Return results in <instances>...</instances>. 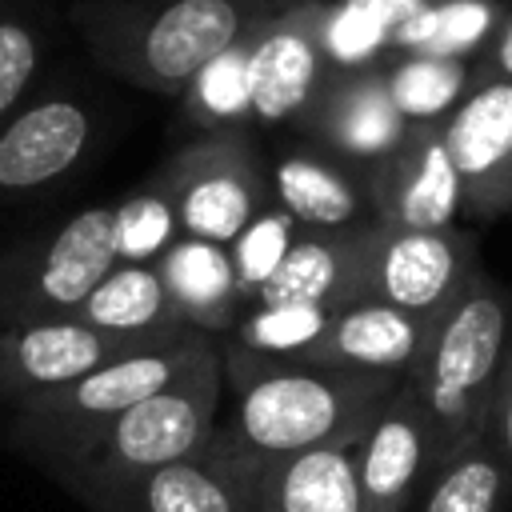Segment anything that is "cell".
<instances>
[{"mask_svg": "<svg viewBox=\"0 0 512 512\" xmlns=\"http://www.w3.org/2000/svg\"><path fill=\"white\" fill-rule=\"evenodd\" d=\"M224 356L184 384L104 420H32L12 416L8 444L32 456L84 504H100L140 476L196 452L216 432Z\"/></svg>", "mask_w": 512, "mask_h": 512, "instance_id": "6da1fadb", "label": "cell"}, {"mask_svg": "<svg viewBox=\"0 0 512 512\" xmlns=\"http://www.w3.org/2000/svg\"><path fill=\"white\" fill-rule=\"evenodd\" d=\"M220 356L224 380L236 392L220 428L264 464L364 440L404 384V376L316 360H256L228 344H220Z\"/></svg>", "mask_w": 512, "mask_h": 512, "instance_id": "7a4b0ae2", "label": "cell"}, {"mask_svg": "<svg viewBox=\"0 0 512 512\" xmlns=\"http://www.w3.org/2000/svg\"><path fill=\"white\" fill-rule=\"evenodd\" d=\"M296 0H76L68 8L88 52L112 76L184 96V88L260 20Z\"/></svg>", "mask_w": 512, "mask_h": 512, "instance_id": "3957f363", "label": "cell"}, {"mask_svg": "<svg viewBox=\"0 0 512 512\" xmlns=\"http://www.w3.org/2000/svg\"><path fill=\"white\" fill-rule=\"evenodd\" d=\"M508 336L512 300L492 276L476 272V280L436 320L420 360L412 364L408 388L432 416L440 464L484 440Z\"/></svg>", "mask_w": 512, "mask_h": 512, "instance_id": "277c9868", "label": "cell"}, {"mask_svg": "<svg viewBox=\"0 0 512 512\" xmlns=\"http://www.w3.org/2000/svg\"><path fill=\"white\" fill-rule=\"evenodd\" d=\"M116 264L112 204L80 208L48 236L0 252V328L76 316Z\"/></svg>", "mask_w": 512, "mask_h": 512, "instance_id": "5b68a950", "label": "cell"}, {"mask_svg": "<svg viewBox=\"0 0 512 512\" xmlns=\"http://www.w3.org/2000/svg\"><path fill=\"white\" fill-rule=\"evenodd\" d=\"M176 208L184 236L232 244L272 200V180L244 128L200 132L148 176Z\"/></svg>", "mask_w": 512, "mask_h": 512, "instance_id": "8992f818", "label": "cell"}, {"mask_svg": "<svg viewBox=\"0 0 512 512\" xmlns=\"http://www.w3.org/2000/svg\"><path fill=\"white\" fill-rule=\"evenodd\" d=\"M328 16L332 0H296L260 24L248 60L256 124H300L308 116L320 88L336 72L328 60Z\"/></svg>", "mask_w": 512, "mask_h": 512, "instance_id": "52a82bcc", "label": "cell"}, {"mask_svg": "<svg viewBox=\"0 0 512 512\" xmlns=\"http://www.w3.org/2000/svg\"><path fill=\"white\" fill-rule=\"evenodd\" d=\"M212 360H220V340L192 332L184 340L156 344V348L132 352L124 360H112L64 388L28 396L12 412L32 416V420H104V416H116L124 408H136V404L184 384Z\"/></svg>", "mask_w": 512, "mask_h": 512, "instance_id": "ba28073f", "label": "cell"}, {"mask_svg": "<svg viewBox=\"0 0 512 512\" xmlns=\"http://www.w3.org/2000/svg\"><path fill=\"white\" fill-rule=\"evenodd\" d=\"M264 468L268 464L260 456L216 424L196 452L112 492L96 512H252Z\"/></svg>", "mask_w": 512, "mask_h": 512, "instance_id": "9c48e42d", "label": "cell"}, {"mask_svg": "<svg viewBox=\"0 0 512 512\" xmlns=\"http://www.w3.org/2000/svg\"><path fill=\"white\" fill-rule=\"evenodd\" d=\"M156 344H172V340L108 332V328L84 324L80 316L0 328V400L16 408L28 396L64 388L112 360H124Z\"/></svg>", "mask_w": 512, "mask_h": 512, "instance_id": "30bf717a", "label": "cell"}, {"mask_svg": "<svg viewBox=\"0 0 512 512\" xmlns=\"http://www.w3.org/2000/svg\"><path fill=\"white\" fill-rule=\"evenodd\" d=\"M476 240L456 228H388L372 252V296L412 316L440 320L476 280Z\"/></svg>", "mask_w": 512, "mask_h": 512, "instance_id": "8fae6325", "label": "cell"}, {"mask_svg": "<svg viewBox=\"0 0 512 512\" xmlns=\"http://www.w3.org/2000/svg\"><path fill=\"white\" fill-rule=\"evenodd\" d=\"M96 140V108L76 88H48L0 124V200L68 176Z\"/></svg>", "mask_w": 512, "mask_h": 512, "instance_id": "7c38bea8", "label": "cell"}, {"mask_svg": "<svg viewBox=\"0 0 512 512\" xmlns=\"http://www.w3.org/2000/svg\"><path fill=\"white\" fill-rule=\"evenodd\" d=\"M300 124L324 156L348 164L360 176H368L388 152H396L412 128L388 88L384 64L332 72Z\"/></svg>", "mask_w": 512, "mask_h": 512, "instance_id": "4fadbf2b", "label": "cell"}, {"mask_svg": "<svg viewBox=\"0 0 512 512\" xmlns=\"http://www.w3.org/2000/svg\"><path fill=\"white\" fill-rule=\"evenodd\" d=\"M380 240V220L348 228H300L292 252L276 276L252 296V304H320L348 308L372 296V252Z\"/></svg>", "mask_w": 512, "mask_h": 512, "instance_id": "5bb4252c", "label": "cell"}, {"mask_svg": "<svg viewBox=\"0 0 512 512\" xmlns=\"http://www.w3.org/2000/svg\"><path fill=\"white\" fill-rule=\"evenodd\" d=\"M372 220L388 228H452L464 208L460 176L444 148V120L412 124L396 152H388L368 176Z\"/></svg>", "mask_w": 512, "mask_h": 512, "instance_id": "9a60e30c", "label": "cell"}, {"mask_svg": "<svg viewBox=\"0 0 512 512\" xmlns=\"http://www.w3.org/2000/svg\"><path fill=\"white\" fill-rule=\"evenodd\" d=\"M464 212L488 220L512 208V80L476 84L444 120Z\"/></svg>", "mask_w": 512, "mask_h": 512, "instance_id": "2e32d148", "label": "cell"}, {"mask_svg": "<svg viewBox=\"0 0 512 512\" xmlns=\"http://www.w3.org/2000/svg\"><path fill=\"white\" fill-rule=\"evenodd\" d=\"M356 464L364 512H412L420 488L440 468V440L408 380L372 420L368 436L360 440Z\"/></svg>", "mask_w": 512, "mask_h": 512, "instance_id": "e0dca14e", "label": "cell"}, {"mask_svg": "<svg viewBox=\"0 0 512 512\" xmlns=\"http://www.w3.org/2000/svg\"><path fill=\"white\" fill-rule=\"evenodd\" d=\"M432 328H436V320L412 316L388 300H360V304L332 312V320L308 360L364 368V372H388V376L408 380Z\"/></svg>", "mask_w": 512, "mask_h": 512, "instance_id": "ac0fdd59", "label": "cell"}, {"mask_svg": "<svg viewBox=\"0 0 512 512\" xmlns=\"http://www.w3.org/2000/svg\"><path fill=\"white\" fill-rule=\"evenodd\" d=\"M180 320L204 336L224 340L244 308L248 296L236 280V264L228 244H212V240H196V236H180L156 264Z\"/></svg>", "mask_w": 512, "mask_h": 512, "instance_id": "d6986e66", "label": "cell"}, {"mask_svg": "<svg viewBox=\"0 0 512 512\" xmlns=\"http://www.w3.org/2000/svg\"><path fill=\"white\" fill-rule=\"evenodd\" d=\"M268 180L272 200L300 228H348L372 220L364 176L324 152H284Z\"/></svg>", "mask_w": 512, "mask_h": 512, "instance_id": "ffe728a7", "label": "cell"}, {"mask_svg": "<svg viewBox=\"0 0 512 512\" xmlns=\"http://www.w3.org/2000/svg\"><path fill=\"white\" fill-rule=\"evenodd\" d=\"M360 440L272 460L260 480L256 512H364Z\"/></svg>", "mask_w": 512, "mask_h": 512, "instance_id": "44dd1931", "label": "cell"}, {"mask_svg": "<svg viewBox=\"0 0 512 512\" xmlns=\"http://www.w3.org/2000/svg\"><path fill=\"white\" fill-rule=\"evenodd\" d=\"M84 324L124 332V336H152V340H180L192 336L152 264H116L96 292L76 312Z\"/></svg>", "mask_w": 512, "mask_h": 512, "instance_id": "7402d4cb", "label": "cell"}, {"mask_svg": "<svg viewBox=\"0 0 512 512\" xmlns=\"http://www.w3.org/2000/svg\"><path fill=\"white\" fill-rule=\"evenodd\" d=\"M500 0H440L428 12H420L412 24H404L392 40V52H412V56H480L504 20Z\"/></svg>", "mask_w": 512, "mask_h": 512, "instance_id": "603a6c76", "label": "cell"}, {"mask_svg": "<svg viewBox=\"0 0 512 512\" xmlns=\"http://www.w3.org/2000/svg\"><path fill=\"white\" fill-rule=\"evenodd\" d=\"M388 88L408 116V124H436L448 120L452 108L476 88V64L452 56H412L396 52L384 60Z\"/></svg>", "mask_w": 512, "mask_h": 512, "instance_id": "cb8c5ba5", "label": "cell"}, {"mask_svg": "<svg viewBox=\"0 0 512 512\" xmlns=\"http://www.w3.org/2000/svg\"><path fill=\"white\" fill-rule=\"evenodd\" d=\"M272 20V16H268ZM264 24V20H260ZM244 32L228 52H220L188 88H184V120L200 132H224V128H244L252 124V84H248V60L256 32Z\"/></svg>", "mask_w": 512, "mask_h": 512, "instance_id": "d4e9b609", "label": "cell"}, {"mask_svg": "<svg viewBox=\"0 0 512 512\" xmlns=\"http://www.w3.org/2000/svg\"><path fill=\"white\" fill-rule=\"evenodd\" d=\"M332 308L320 304H248L240 324L220 340L256 360H308L320 344Z\"/></svg>", "mask_w": 512, "mask_h": 512, "instance_id": "484cf974", "label": "cell"}, {"mask_svg": "<svg viewBox=\"0 0 512 512\" xmlns=\"http://www.w3.org/2000/svg\"><path fill=\"white\" fill-rule=\"evenodd\" d=\"M508 492H512L508 468L480 440L432 472L420 512H500Z\"/></svg>", "mask_w": 512, "mask_h": 512, "instance_id": "4316f807", "label": "cell"}, {"mask_svg": "<svg viewBox=\"0 0 512 512\" xmlns=\"http://www.w3.org/2000/svg\"><path fill=\"white\" fill-rule=\"evenodd\" d=\"M112 212H116L120 264H152L156 268L160 256L184 236L172 200L152 180H144L140 188H132L124 200H116Z\"/></svg>", "mask_w": 512, "mask_h": 512, "instance_id": "83f0119b", "label": "cell"}, {"mask_svg": "<svg viewBox=\"0 0 512 512\" xmlns=\"http://www.w3.org/2000/svg\"><path fill=\"white\" fill-rule=\"evenodd\" d=\"M44 64L40 20L16 0H0V124L32 100Z\"/></svg>", "mask_w": 512, "mask_h": 512, "instance_id": "f1b7e54d", "label": "cell"}, {"mask_svg": "<svg viewBox=\"0 0 512 512\" xmlns=\"http://www.w3.org/2000/svg\"><path fill=\"white\" fill-rule=\"evenodd\" d=\"M296 236H300V224H296L276 200H268V204L252 216V224L228 244L232 264H236V280H240L248 304H252V296L276 276V268H280L284 256L292 252Z\"/></svg>", "mask_w": 512, "mask_h": 512, "instance_id": "f546056e", "label": "cell"}, {"mask_svg": "<svg viewBox=\"0 0 512 512\" xmlns=\"http://www.w3.org/2000/svg\"><path fill=\"white\" fill-rule=\"evenodd\" d=\"M484 444L496 452V460L512 476V336H508V352H504V368H500L492 416H488V428H484Z\"/></svg>", "mask_w": 512, "mask_h": 512, "instance_id": "4dcf8cb0", "label": "cell"}, {"mask_svg": "<svg viewBox=\"0 0 512 512\" xmlns=\"http://www.w3.org/2000/svg\"><path fill=\"white\" fill-rule=\"evenodd\" d=\"M484 80H512V8L496 24L488 48L476 56V84Z\"/></svg>", "mask_w": 512, "mask_h": 512, "instance_id": "1f68e13d", "label": "cell"}, {"mask_svg": "<svg viewBox=\"0 0 512 512\" xmlns=\"http://www.w3.org/2000/svg\"><path fill=\"white\" fill-rule=\"evenodd\" d=\"M252 512H256V508H252Z\"/></svg>", "mask_w": 512, "mask_h": 512, "instance_id": "d6a6232c", "label": "cell"}]
</instances>
